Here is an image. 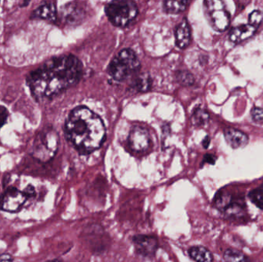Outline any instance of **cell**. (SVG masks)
Instances as JSON below:
<instances>
[{"label": "cell", "instance_id": "obj_7", "mask_svg": "<svg viewBox=\"0 0 263 262\" xmlns=\"http://www.w3.org/2000/svg\"><path fill=\"white\" fill-rule=\"evenodd\" d=\"M32 194H34L32 188H27L25 191L20 190L15 187L9 188L0 196V209L12 213L18 212Z\"/></svg>", "mask_w": 263, "mask_h": 262}, {"label": "cell", "instance_id": "obj_20", "mask_svg": "<svg viewBox=\"0 0 263 262\" xmlns=\"http://www.w3.org/2000/svg\"><path fill=\"white\" fill-rule=\"evenodd\" d=\"M176 78L178 82L183 86H192L195 82L193 74L186 70L179 71L176 73Z\"/></svg>", "mask_w": 263, "mask_h": 262}, {"label": "cell", "instance_id": "obj_6", "mask_svg": "<svg viewBox=\"0 0 263 262\" xmlns=\"http://www.w3.org/2000/svg\"><path fill=\"white\" fill-rule=\"evenodd\" d=\"M204 9L212 27L218 32L228 29L231 21L230 12L226 9L223 0H204Z\"/></svg>", "mask_w": 263, "mask_h": 262}, {"label": "cell", "instance_id": "obj_3", "mask_svg": "<svg viewBox=\"0 0 263 262\" xmlns=\"http://www.w3.org/2000/svg\"><path fill=\"white\" fill-rule=\"evenodd\" d=\"M140 63L136 52L130 49H124L109 63L108 73L116 81L122 82L137 73Z\"/></svg>", "mask_w": 263, "mask_h": 262}, {"label": "cell", "instance_id": "obj_9", "mask_svg": "<svg viewBox=\"0 0 263 262\" xmlns=\"http://www.w3.org/2000/svg\"><path fill=\"white\" fill-rule=\"evenodd\" d=\"M129 146L133 152H146L151 146L149 132L145 128L135 126L129 133Z\"/></svg>", "mask_w": 263, "mask_h": 262}, {"label": "cell", "instance_id": "obj_19", "mask_svg": "<svg viewBox=\"0 0 263 262\" xmlns=\"http://www.w3.org/2000/svg\"><path fill=\"white\" fill-rule=\"evenodd\" d=\"M249 198L252 203L259 209H263V188L255 189L249 193Z\"/></svg>", "mask_w": 263, "mask_h": 262}, {"label": "cell", "instance_id": "obj_15", "mask_svg": "<svg viewBox=\"0 0 263 262\" xmlns=\"http://www.w3.org/2000/svg\"><path fill=\"white\" fill-rule=\"evenodd\" d=\"M189 0H164L163 9L168 14H179L184 12Z\"/></svg>", "mask_w": 263, "mask_h": 262}, {"label": "cell", "instance_id": "obj_12", "mask_svg": "<svg viewBox=\"0 0 263 262\" xmlns=\"http://www.w3.org/2000/svg\"><path fill=\"white\" fill-rule=\"evenodd\" d=\"M176 44L179 49H185L191 41V29L186 18L176 26L175 29Z\"/></svg>", "mask_w": 263, "mask_h": 262}, {"label": "cell", "instance_id": "obj_2", "mask_svg": "<svg viewBox=\"0 0 263 262\" xmlns=\"http://www.w3.org/2000/svg\"><path fill=\"white\" fill-rule=\"evenodd\" d=\"M65 130L69 141L84 154L100 148L106 137L103 120L86 106H79L70 112Z\"/></svg>", "mask_w": 263, "mask_h": 262}, {"label": "cell", "instance_id": "obj_26", "mask_svg": "<svg viewBox=\"0 0 263 262\" xmlns=\"http://www.w3.org/2000/svg\"><path fill=\"white\" fill-rule=\"evenodd\" d=\"M12 260H13L12 257L11 255H7V254H3V255H0V261H11Z\"/></svg>", "mask_w": 263, "mask_h": 262}, {"label": "cell", "instance_id": "obj_14", "mask_svg": "<svg viewBox=\"0 0 263 262\" xmlns=\"http://www.w3.org/2000/svg\"><path fill=\"white\" fill-rule=\"evenodd\" d=\"M32 18H40L54 23L57 19L55 5L53 3H46L41 5L32 12Z\"/></svg>", "mask_w": 263, "mask_h": 262}, {"label": "cell", "instance_id": "obj_21", "mask_svg": "<svg viewBox=\"0 0 263 262\" xmlns=\"http://www.w3.org/2000/svg\"><path fill=\"white\" fill-rule=\"evenodd\" d=\"M210 119V115L202 109H197L193 113V120L198 126H203Z\"/></svg>", "mask_w": 263, "mask_h": 262}, {"label": "cell", "instance_id": "obj_23", "mask_svg": "<svg viewBox=\"0 0 263 262\" xmlns=\"http://www.w3.org/2000/svg\"><path fill=\"white\" fill-rule=\"evenodd\" d=\"M252 117L257 123H263V109L255 107L251 111Z\"/></svg>", "mask_w": 263, "mask_h": 262}, {"label": "cell", "instance_id": "obj_1", "mask_svg": "<svg viewBox=\"0 0 263 262\" xmlns=\"http://www.w3.org/2000/svg\"><path fill=\"white\" fill-rule=\"evenodd\" d=\"M81 61L73 55L54 57L28 75V86L37 101L50 99L79 83L83 75Z\"/></svg>", "mask_w": 263, "mask_h": 262}, {"label": "cell", "instance_id": "obj_22", "mask_svg": "<svg viewBox=\"0 0 263 262\" xmlns=\"http://www.w3.org/2000/svg\"><path fill=\"white\" fill-rule=\"evenodd\" d=\"M263 21V14L261 11L255 10L250 14L249 23L254 27L258 28Z\"/></svg>", "mask_w": 263, "mask_h": 262}, {"label": "cell", "instance_id": "obj_4", "mask_svg": "<svg viewBox=\"0 0 263 262\" xmlns=\"http://www.w3.org/2000/svg\"><path fill=\"white\" fill-rule=\"evenodd\" d=\"M106 16L117 27H125L136 18L139 9L133 0H112L105 8Z\"/></svg>", "mask_w": 263, "mask_h": 262}, {"label": "cell", "instance_id": "obj_11", "mask_svg": "<svg viewBox=\"0 0 263 262\" xmlns=\"http://www.w3.org/2000/svg\"><path fill=\"white\" fill-rule=\"evenodd\" d=\"M224 136L229 146L233 149L245 147L249 143L247 134L234 128H227L224 129Z\"/></svg>", "mask_w": 263, "mask_h": 262}, {"label": "cell", "instance_id": "obj_13", "mask_svg": "<svg viewBox=\"0 0 263 262\" xmlns=\"http://www.w3.org/2000/svg\"><path fill=\"white\" fill-rule=\"evenodd\" d=\"M257 28L249 24H242L233 28L230 32V39L233 43H240L251 38L256 33Z\"/></svg>", "mask_w": 263, "mask_h": 262}, {"label": "cell", "instance_id": "obj_24", "mask_svg": "<svg viewBox=\"0 0 263 262\" xmlns=\"http://www.w3.org/2000/svg\"><path fill=\"white\" fill-rule=\"evenodd\" d=\"M8 116H9V112L6 108L0 106V129L6 124Z\"/></svg>", "mask_w": 263, "mask_h": 262}, {"label": "cell", "instance_id": "obj_18", "mask_svg": "<svg viewBox=\"0 0 263 262\" xmlns=\"http://www.w3.org/2000/svg\"><path fill=\"white\" fill-rule=\"evenodd\" d=\"M224 260L227 261H246L247 256L240 251L236 249H227L223 255Z\"/></svg>", "mask_w": 263, "mask_h": 262}, {"label": "cell", "instance_id": "obj_17", "mask_svg": "<svg viewBox=\"0 0 263 262\" xmlns=\"http://www.w3.org/2000/svg\"><path fill=\"white\" fill-rule=\"evenodd\" d=\"M152 79L148 74L142 73L136 77L133 81V88L138 92H146L151 88Z\"/></svg>", "mask_w": 263, "mask_h": 262}, {"label": "cell", "instance_id": "obj_5", "mask_svg": "<svg viewBox=\"0 0 263 262\" xmlns=\"http://www.w3.org/2000/svg\"><path fill=\"white\" fill-rule=\"evenodd\" d=\"M60 138L57 131L46 128L38 134L33 145V155L42 162H48L53 158L58 150Z\"/></svg>", "mask_w": 263, "mask_h": 262}, {"label": "cell", "instance_id": "obj_27", "mask_svg": "<svg viewBox=\"0 0 263 262\" xmlns=\"http://www.w3.org/2000/svg\"><path fill=\"white\" fill-rule=\"evenodd\" d=\"M210 137H209V136L205 137V139H204L203 142H202V145H203V147L205 148V149H207V148L209 147V146H210Z\"/></svg>", "mask_w": 263, "mask_h": 262}, {"label": "cell", "instance_id": "obj_28", "mask_svg": "<svg viewBox=\"0 0 263 262\" xmlns=\"http://www.w3.org/2000/svg\"><path fill=\"white\" fill-rule=\"evenodd\" d=\"M262 186V187L263 188V184H262V186Z\"/></svg>", "mask_w": 263, "mask_h": 262}, {"label": "cell", "instance_id": "obj_10", "mask_svg": "<svg viewBox=\"0 0 263 262\" xmlns=\"http://www.w3.org/2000/svg\"><path fill=\"white\" fill-rule=\"evenodd\" d=\"M136 252L144 258H151L156 255L158 241L155 237L149 235H136L133 238Z\"/></svg>", "mask_w": 263, "mask_h": 262}, {"label": "cell", "instance_id": "obj_16", "mask_svg": "<svg viewBox=\"0 0 263 262\" xmlns=\"http://www.w3.org/2000/svg\"><path fill=\"white\" fill-rule=\"evenodd\" d=\"M190 256L196 261L210 262L213 261V254L202 246H195L189 251Z\"/></svg>", "mask_w": 263, "mask_h": 262}, {"label": "cell", "instance_id": "obj_25", "mask_svg": "<svg viewBox=\"0 0 263 262\" xmlns=\"http://www.w3.org/2000/svg\"><path fill=\"white\" fill-rule=\"evenodd\" d=\"M216 157L213 155H206L204 157V162L209 163V164L213 165L216 163Z\"/></svg>", "mask_w": 263, "mask_h": 262}, {"label": "cell", "instance_id": "obj_8", "mask_svg": "<svg viewBox=\"0 0 263 262\" xmlns=\"http://www.w3.org/2000/svg\"><path fill=\"white\" fill-rule=\"evenodd\" d=\"M60 16L66 25L77 26L86 18V9L81 2H71L62 7Z\"/></svg>", "mask_w": 263, "mask_h": 262}]
</instances>
